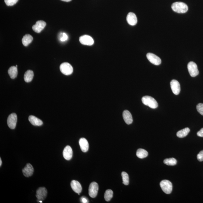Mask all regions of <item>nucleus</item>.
<instances>
[{
    "mask_svg": "<svg viewBox=\"0 0 203 203\" xmlns=\"http://www.w3.org/2000/svg\"><path fill=\"white\" fill-rule=\"evenodd\" d=\"M172 8L174 12L178 13H184L187 12L188 7L182 2H176L172 4Z\"/></svg>",
    "mask_w": 203,
    "mask_h": 203,
    "instance_id": "1",
    "label": "nucleus"
},
{
    "mask_svg": "<svg viewBox=\"0 0 203 203\" xmlns=\"http://www.w3.org/2000/svg\"><path fill=\"white\" fill-rule=\"evenodd\" d=\"M143 103L145 106H149L152 109L157 108L158 106V103L156 101L153 97L151 96H146L142 98Z\"/></svg>",
    "mask_w": 203,
    "mask_h": 203,
    "instance_id": "2",
    "label": "nucleus"
},
{
    "mask_svg": "<svg viewBox=\"0 0 203 203\" xmlns=\"http://www.w3.org/2000/svg\"><path fill=\"white\" fill-rule=\"evenodd\" d=\"M160 186L165 194H169L171 193L172 191L173 186L172 183L169 180H162L160 183Z\"/></svg>",
    "mask_w": 203,
    "mask_h": 203,
    "instance_id": "3",
    "label": "nucleus"
},
{
    "mask_svg": "<svg viewBox=\"0 0 203 203\" xmlns=\"http://www.w3.org/2000/svg\"><path fill=\"white\" fill-rule=\"evenodd\" d=\"M60 70L62 73L65 75H71L73 72V68L68 63H64L60 66Z\"/></svg>",
    "mask_w": 203,
    "mask_h": 203,
    "instance_id": "4",
    "label": "nucleus"
},
{
    "mask_svg": "<svg viewBox=\"0 0 203 203\" xmlns=\"http://www.w3.org/2000/svg\"><path fill=\"white\" fill-rule=\"evenodd\" d=\"M187 68L189 73L192 77H194L199 75V71H198L197 64L195 63L193 61L189 63L188 64Z\"/></svg>",
    "mask_w": 203,
    "mask_h": 203,
    "instance_id": "5",
    "label": "nucleus"
},
{
    "mask_svg": "<svg viewBox=\"0 0 203 203\" xmlns=\"http://www.w3.org/2000/svg\"><path fill=\"white\" fill-rule=\"evenodd\" d=\"M98 185L96 182H93L91 183L89 186V194L92 198H95L97 196L98 191Z\"/></svg>",
    "mask_w": 203,
    "mask_h": 203,
    "instance_id": "6",
    "label": "nucleus"
},
{
    "mask_svg": "<svg viewBox=\"0 0 203 203\" xmlns=\"http://www.w3.org/2000/svg\"><path fill=\"white\" fill-rule=\"evenodd\" d=\"M17 122V116L16 113H13L10 114L7 119V124L8 127L12 129L16 128Z\"/></svg>",
    "mask_w": 203,
    "mask_h": 203,
    "instance_id": "7",
    "label": "nucleus"
},
{
    "mask_svg": "<svg viewBox=\"0 0 203 203\" xmlns=\"http://www.w3.org/2000/svg\"><path fill=\"white\" fill-rule=\"evenodd\" d=\"M146 57L151 63L154 64L155 65H160L162 63V60L160 58L152 53H148L147 54Z\"/></svg>",
    "mask_w": 203,
    "mask_h": 203,
    "instance_id": "8",
    "label": "nucleus"
},
{
    "mask_svg": "<svg viewBox=\"0 0 203 203\" xmlns=\"http://www.w3.org/2000/svg\"><path fill=\"white\" fill-rule=\"evenodd\" d=\"M47 190L45 187L39 188L36 191V196L39 201H44L47 197Z\"/></svg>",
    "mask_w": 203,
    "mask_h": 203,
    "instance_id": "9",
    "label": "nucleus"
},
{
    "mask_svg": "<svg viewBox=\"0 0 203 203\" xmlns=\"http://www.w3.org/2000/svg\"><path fill=\"white\" fill-rule=\"evenodd\" d=\"M79 41L81 44L87 46H92L94 41L93 38L88 35H84L79 38Z\"/></svg>",
    "mask_w": 203,
    "mask_h": 203,
    "instance_id": "10",
    "label": "nucleus"
},
{
    "mask_svg": "<svg viewBox=\"0 0 203 203\" xmlns=\"http://www.w3.org/2000/svg\"><path fill=\"white\" fill-rule=\"evenodd\" d=\"M170 86L173 93L175 95H178L180 91V83L176 80L173 79L171 81Z\"/></svg>",
    "mask_w": 203,
    "mask_h": 203,
    "instance_id": "11",
    "label": "nucleus"
},
{
    "mask_svg": "<svg viewBox=\"0 0 203 203\" xmlns=\"http://www.w3.org/2000/svg\"><path fill=\"white\" fill-rule=\"evenodd\" d=\"M47 23L43 20H39L36 22V24L33 25V31L36 33H39L44 29Z\"/></svg>",
    "mask_w": 203,
    "mask_h": 203,
    "instance_id": "12",
    "label": "nucleus"
},
{
    "mask_svg": "<svg viewBox=\"0 0 203 203\" xmlns=\"http://www.w3.org/2000/svg\"><path fill=\"white\" fill-rule=\"evenodd\" d=\"M34 169L33 166L30 164L28 163L22 170L24 175L25 177H29L33 175Z\"/></svg>",
    "mask_w": 203,
    "mask_h": 203,
    "instance_id": "13",
    "label": "nucleus"
},
{
    "mask_svg": "<svg viewBox=\"0 0 203 203\" xmlns=\"http://www.w3.org/2000/svg\"><path fill=\"white\" fill-rule=\"evenodd\" d=\"M73 151L72 148L69 146H66L63 151V156L66 160H69L72 158Z\"/></svg>",
    "mask_w": 203,
    "mask_h": 203,
    "instance_id": "14",
    "label": "nucleus"
},
{
    "mask_svg": "<svg viewBox=\"0 0 203 203\" xmlns=\"http://www.w3.org/2000/svg\"><path fill=\"white\" fill-rule=\"evenodd\" d=\"M127 20L129 24L131 26H134L138 23V19L135 14L133 12H130L127 15Z\"/></svg>",
    "mask_w": 203,
    "mask_h": 203,
    "instance_id": "15",
    "label": "nucleus"
},
{
    "mask_svg": "<svg viewBox=\"0 0 203 203\" xmlns=\"http://www.w3.org/2000/svg\"><path fill=\"white\" fill-rule=\"evenodd\" d=\"M71 186L75 193L79 195L82 190V186L79 182L76 180H73L71 183Z\"/></svg>",
    "mask_w": 203,
    "mask_h": 203,
    "instance_id": "16",
    "label": "nucleus"
},
{
    "mask_svg": "<svg viewBox=\"0 0 203 203\" xmlns=\"http://www.w3.org/2000/svg\"><path fill=\"white\" fill-rule=\"evenodd\" d=\"M79 145L82 152H87L89 149V144L87 140L85 138H81L79 140Z\"/></svg>",
    "mask_w": 203,
    "mask_h": 203,
    "instance_id": "17",
    "label": "nucleus"
},
{
    "mask_svg": "<svg viewBox=\"0 0 203 203\" xmlns=\"http://www.w3.org/2000/svg\"><path fill=\"white\" fill-rule=\"evenodd\" d=\"M123 118L125 122L128 124H132L133 122L132 116L128 110H124L123 113Z\"/></svg>",
    "mask_w": 203,
    "mask_h": 203,
    "instance_id": "18",
    "label": "nucleus"
},
{
    "mask_svg": "<svg viewBox=\"0 0 203 203\" xmlns=\"http://www.w3.org/2000/svg\"><path fill=\"white\" fill-rule=\"evenodd\" d=\"M28 119L31 124L33 125L40 126L43 124V122L41 120L33 116H29Z\"/></svg>",
    "mask_w": 203,
    "mask_h": 203,
    "instance_id": "19",
    "label": "nucleus"
},
{
    "mask_svg": "<svg viewBox=\"0 0 203 203\" xmlns=\"http://www.w3.org/2000/svg\"><path fill=\"white\" fill-rule=\"evenodd\" d=\"M33 40V37L30 34H26L24 36L22 39V42L24 46L27 47Z\"/></svg>",
    "mask_w": 203,
    "mask_h": 203,
    "instance_id": "20",
    "label": "nucleus"
},
{
    "mask_svg": "<svg viewBox=\"0 0 203 203\" xmlns=\"http://www.w3.org/2000/svg\"><path fill=\"white\" fill-rule=\"evenodd\" d=\"M33 72L31 70H28L25 73L24 79L25 82H31L33 79Z\"/></svg>",
    "mask_w": 203,
    "mask_h": 203,
    "instance_id": "21",
    "label": "nucleus"
},
{
    "mask_svg": "<svg viewBox=\"0 0 203 203\" xmlns=\"http://www.w3.org/2000/svg\"><path fill=\"white\" fill-rule=\"evenodd\" d=\"M8 73L11 78L13 79L17 76L18 72L17 67L12 66L9 68L8 71Z\"/></svg>",
    "mask_w": 203,
    "mask_h": 203,
    "instance_id": "22",
    "label": "nucleus"
},
{
    "mask_svg": "<svg viewBox=\"0 0 203 203\" xmlns=\"http://www.w3.org/2000/svg\"><path fill=\"white\" fill-rule=\"evenodd\" d=\"M190 131V129L186 128L178 132L176 135L179 138H183L186 137Z\"/></svg>",
    "mask_w": 203,
    "mask_h": 203,
    "instance_id": "23",
    "label": "nucleus"
},
{
    "mask_svg": "<svg viewBox=\"0 0 203 203\" xmlns=\"http://www.w3.org/2000/svg\"><path fill=\"white\" fill-rule=\"evenodd\" d=\"M148 152L144 149H139L137 151V156L140 159H143L146 157L148 156Z\"/></svg>",
    "mask_w": 203,
    "mask_h": 203,
    "instance_id": "24",
    "label": "nucleus"
},
{
    "mask_svg": "<svg viewBox=\"0 0 203 203\" xmlns=\"http://www.w3.org/2000/svg\"><path fill=\"white\" fill-rule=\"evenodd\" d=\"M164 162L166 165L173 166L176 164L177 161L174 158H172L165 159L164 161Z\"/></svg>",
    "mask_w": 203,
    "mask_h": 203,
    "instance_id": "25",
    "label": "nucleus"
},
{
    "mask_svg": "<svg viewBox=\"0 0 203 203\" xmlns=\"http://www.w3.org/2000/svg\"><path fill=\"white\" fill-rule=\"evenodd\" d=\"M113 192L111 190H106L105 192L104 198L106 201L107 202L110 201L113 197Z\"/></svg>",
    "mask_w": 203,
    "mask_h": 203,
    "instance_id": "26",
    "label": "nucleus"
},
{
    "mask_svg": "<svg viewBox=\"0 0 203 203\" xmlns=\"http://www.w3.org/2000/svg\"><path fill=\"white\" fill-rule=\"evenodd\" d=\"M122 177L123 183L125 185H128L129 183V178L128 173L124 172H122Z\"/></svg>",
    "mask_w": 203,
    "mask_h": 203,
    "instance_id": "27",
    "label": "nucleus"
},
{
    "mask_svg": "<svg viewBox=\"0 0 203 203\" xmlns=\"http://www.w3.org/2000/svg\"><path fill=\"white\" fill-rule=\"evenodd\" d=\"M19 0H4L5 4L8 6H12L16 4Z\"/></svg>",
    "mask_w": 203,
    "mask_h": 203,
    "instance_id": "28",
    "label": "nucleus"
},
{
    "mask_svg": "<svg viewBox=\"0 0 203 203\" xmlns=\"http://www.w3.org/2000/svg\"><path fill=\"white\" fill-rule=\"evenodd\" d=\"M196 108L197 111L203 116V103H199L197 105Z\"/></svg>",
    "mask_w": 203,
    "mask_h": 203,
    "instance_id": "29",
    "label": "nucleus"
},
{
    "mask_svg": "<svg viewBox=\"0 0 203 203\" xmlns=\"http://www.w3.org/2000/svg\"><path fill=\"white\" fill-rule=\"evenodd\" d=\"M197 159L199 162L203 161V150L201 151L197 155Z\"/></svg>",
    "mask_w": 203,
    "mask_h": 203,
    "instance_id": "30",
    "label": "nucleus"
},
{
    "mask_svg": "<svg viewBox=\"0 0 203 203\" xmlns=\"http://www.w3.org/2000/svg\"><path fill=\"white\" fill-rule=\"evenodd\" d=\"M68 35H67L65 33H63L62 36L60 38V40L61 41H64L68 40Z\"/></svg>",
    "mask_w": 203,
    "mask_h": 203,
    "instance_id": "31",
    "label": "nucleus"
},
{
    "mask_svg": "<svg viewBox=\"0 0 203 203\" xmlns=\"http://www.w3.org/2000/svg\"><path fill=\"white\" fill-rule=\"evenodd\" d=\"M81 202L83 203H87L89 202L87 199L86 198V197H81Z\"/></svg>",
    "mask_w": 203,
    "mask_h": 203,
    "instance_id": "32",
    "label": "nucleus"
},
{
    "mask_svg": "<svg viewBox=\"0 0 203 203\" xmlns=\"http://www.w3.org/2000/svg\"><path fill=\"white\" fill-rule=\"evenodd\" d=\"M197 135L199 137L203 138V128H202L199 131L197 132Z\"/></svg>",
    "mask_w": 203,
    "mask_h": 203,
    "instance_id": "33",
    "label": "nucleus"
},
{
    "mask_svg": "<svg viewBox=\"0 0 203 203\" xmlns=\"http://www.w3.org/2000/svg\"><path fill=\"white\" fill-rule=\"evenodd\" d=\"M61 1H64V2H69L70 1H72V0H61Z\"/></svg>",
    "mask_w": 203,
    "mask_h": 203,
    "instance_id": "34",
    "label": "nucleus"
},
{
    "mask_svg": "<svg viewBox=\"0 0 203 203\" xmlns=\"http://www.w3.org/2000/svg\"><path fill=\"white\" fill-rule=\"evenodd\" d=\"M2 164V159H1V158L0 159V166H1V165Z\"/></svg>",
    "mask_w": 203,
    "mask_h": 203,
    "instance_id": "35",
    "label": "nucleus"
},
{
    "mask_svg": "<svg viewBox=\"0 0 203 203\" xmlns=\"http://www.w3.org/2000/svg\"><path fill=\"white\" fill-rule=\"evenodd\" d=\"M16 67H17V65H16Z\"/></svg>",
    "mask_w": 203,
    "mask_h": 203,
    "instance_id": "36",
    "label": "nucleus"
}]
</instances>
